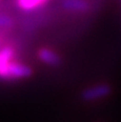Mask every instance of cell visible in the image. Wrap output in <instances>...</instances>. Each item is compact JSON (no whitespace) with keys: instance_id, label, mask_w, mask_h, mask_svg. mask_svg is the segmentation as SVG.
Returning <instances> with one entry per match:
<instances>
[{"instance_id":"obj_1","label":"cell","mask_w":121,"mask_h":122,"mask_svg":"<svg viewBox=\"0 0 121 122\" xmlns=\"http://www.w3.org/2000/svg\"><path fill=\"white\" fill-rule=\"evenodd\" d=\"M109 93H111V87L108 85H96V86L88 88L84 91L83 99L86 101H94V100L107 97Z\"/></svg>"},{"instance_id":"obj_2","label":"cell","mask_w":121,"mask_h":122,"mask_svg":"<svg viewBox=\"0 0 121 122\" xmlns=\"http://www.w3.org/2000/svg\"><path fill=\"white\" fill-rule=\"evenodd\" d=\"M14 49L12 47H3L0 49V77L8 79V70L10 64L13 62Z\"/></svg>"},{"instance_id":"obj_3","label":"cell","mask_w":121,"mask_h":122,"mask_svg":"<svg viewBox=\"0 0 121 122\" xmlns=\"http://www.w3.org/2000/svg\"><path fill=\"white\" fill-rule=\"evenodd\" d=\"M31 75V69L26 64L13 61L8 70V79H17V78H26Z\"/></svg>"},{"instance_id":"obj_4","label":"cell","mask_w":121,"mask_h":122,"mask_svg":"<svg viewBox=\"0 0 121 122\" xmlns=\"http://www.w3.org/2000/svg\"><path fill=\"white\" fill-rule=\"evenodd\" d=\"M39 58L41 61L49 65H58L60 63V56L49 48H42L39 51Z\"/></svg>"},{"instance_id":"obj_5","label":"cell","mask_w":121,"mask_h":122,"mask_svg":"<svg viewBox=\"0 0 121 122\" xmlns=\"http://www.w3.org/2000/svg\"><path fill=\"white\" fill-rule=\"evenodd\" d=\"M62 5L71 12H85L89 9V4L86 0H63Z\"/></svg>"},{"instance_id":"obj_6","label":"cell","mask_w":121,"mask_h":122,"mask_svg":"<svg viewBox=\"0 0 121 122\" xmlns=\"http://www.w3.org/2000/svg\"><path fill=\"white\" fill-rule=\"evenodd\" d=\"M47 0H18V6L24 11H31L43 5Z\"/></svg>"},{"instance_id":"obj_7","label":"cell","mask_w":121,"mask_h":122,"mask_svg":"<svg viewBox=\"0 0 121 122\" xmlns=\"http://www.w3.org/2000/svg\"><path fill=\"white\" fill-rule=\"evenodd\" d=\"M12 25V19L9 16H5V15H0V28H5L9 27V26Z\"/></svg>"}]
</instances>
